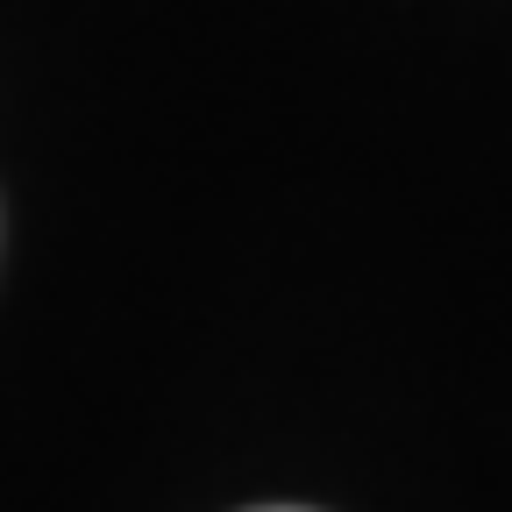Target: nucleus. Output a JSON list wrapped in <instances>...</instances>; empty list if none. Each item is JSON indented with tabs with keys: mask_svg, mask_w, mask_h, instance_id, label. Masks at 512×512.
Segmentation results:
<instances>
[{
	"mask_svg": "<svg viewBox=\"0 0 512 512\" xmlns=\"http://www.w3.org/2000/svg\"><path fill=\"white\" fill-rule=\"evenodd\" d=\"M264 512H299V505H264Z\"/></svg>",
	"mask_w": 512,
	"mask_h": 512,
	"instance_id": "nucleus-1",
	"label": "nucleus"
}]
</instances>
